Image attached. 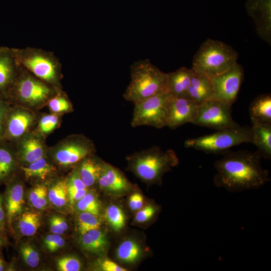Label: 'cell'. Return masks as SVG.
<instances>
[{"label":"cell","mask_w":271,"mask_h":271,"mask_svg":"<svg viewBox=\"0 0 271 271\" xmlns=\"http://www.w3.org/2000/svg\"><path fill=\"white\" fill-rule=\"evenodd\" d=\"M214 163V183L232 193L256 189L270 181L269 172L261 164L257 151L226 152Z\"/></svg>","instance_id":"6da1fadb"},{"label":"cell","mask_w":271,"mask_h":271,"mask_svg":"<svg viewBox=\"0 0 271 271\" xmlns=\"http://www.w3.org/2000/svg\"><path fill=\"white\" fill-rule=\"evenodd\" d=\"M127 170L149 185H161L164 174L179 164V159L172 150L163 151L155 146L126 157Z\"/></svg>","instance_id":"7a4b0ae2"},{"label":"cell","mask_w":271,"mask_h":271,"mask_svg":"<svg viewBox=\"0 0 271 271\" xmlns=\"http://www.w3.org/2000/svg\"><path fill=\"white\" fill-rule=\"evenodd\" d=\"M130 77V82L123 94L127 101L136 103L167 92V73L152 64L148 59L132 64Z\"/></svg>","instance_id":"3957f363"},{"label":"cell","mask_w":271,"mask_h":271,"mask_svg":"<svg viewBox=\"0 0 271 271\" xmlns=\"http://www.w3.org/2000/svg\"><path fill=\"white\" fill-rule=\"evenodd\" d=\"M59 90L39 79L20 65L15 81L7 100L33 110L47 105Z\"/></svg>","instance_id":"277c9868"},{"label":"cell","mask_w":271,"mask_h":271,"mask_svg":"<svg viewBox=\"0 0 271 271\" xmlns=\"http://www.w3.org/2000/svg\"><path fill=\"white\" fill-rule=\"evenodd\" d=\"M19 64L58 90H62V64L55 54L43 49L13 48Z\"/></svg>","instance_id":"5b68a950"},{"label":"cell","mask_w":271,"mask_h":271,"mask_svg":"<svg viewBox=\"0 0 271 271\" xmlns=\"http://www.w3.org/2000/svg\"><path fill=\"white\" fill-rule=\"evenodd\" d=\"M238 53L230 46L208 39L195 55L191 69L209 77L220 75L237 63Z\"/></svg>","instance_id":"8992f818"},{"label":"cell","mask_w":271,"mask_h":271,"mask_svg":"<svg viewBox=\"0 0 271 271\" xmlns=\"http://www.w3.org/2000/svg\"><path fill=\"white\" fill-rule=\"evenodd\" d=\"M251 143L250 127L237 125L209 134L187 139L184 146L207 154H223L231 147Z\"/></svg>","instance_id":"52a82bcc"},{"label":"cell","mask_w":271,"mask_h":271,"mask_svg":"<svg viewBox=\"0 0 271 271\" xmlns=\"http://www.w3.org/2000/svg\"><path fill=\"white\" fill-rule=\"evenodd\" d=\"M93 141L81 134L69 136L48 148L47 156L58 167L69 168L76 166L85 157L95 152Z\"/></svg>","instance_id":"ba28073f"},{"label":"cell","mask_w":271,"mask_h":271,"mask_svg":"<svg viewBox=\"0 0 271 271\" xmlns=\"http://www.w3.org/2000/svg\"><path fill=\"white\" fill-rule=\"evenodd\" d=\"M170 94L162 92L134 103L131 125L133 127L166 126L167 105Z\"/></svg>","instance_id":"9c48e42d"},{"label":"cell","mask_w":271,"mask_h":271,"mask_svg":"<svg viewBox=\"0 0 271 271\" xmlns=\"http://www.w3.org/2000/svg\"><path fill=\"white\" fill-rule=\"evenodd\" d=\"M231 112L232 105L209 99L198 105L191 123L215 130L238 125L233 119Z\"/></svg>","instance_id":"30bf717a"},{"label":"cell","mask_w":271,"mask_h":271,"mask_svg":"<svg viewBox=\"0 0 271 271\" xmlns=\"http://www.w3.org/2000/svg\"><path fill=\"white\" fill-rule=\"evenodd\" d=\"M38 119L34 110L11 104L7 116L4 139L15 145L22 138L32 131Z\"/></svg>","instance_id":"8fae6325"},{"label":"cell","mask_w":271,"mask_h":271,"mask_svg":"<svg viewBox=\"0 0 271 271\" xmlns=\"http://www.w3.org/2000/svg\"><path fill=\"white\" fill-rule=\"evenodd\" d=\"M244 75L242 67L236 63L225 72L210 77L213 86V98L231 105L236 100Z\"/></svg>","instance_id":"7c38bea8"},{"label":"cell","mask_w":271,"mask_h":271,"mask_svg":"<svg viewBox=\"0 0 271 271\" xmlns=\"http://www.w3.org/2000/svg\"><path fill=\"white\" fill-rule=\"evenodd\" d=\"M3 194L6 215L7 230L10 231L12 225L24 211L25 187L22 180L17 175L6 185Z\"/></svg>","instance_id":"4fadbf2b"},{"label":"cell","mask_w":271,"mask_h":271,"mask_svg":"<svg viewBox=\"0 0 271 271\" xmlns=\"http://www.w3.org/2000/svg\"><path fill=\"white\" fill-rule=\"evenodd\" d=\"M198 104L187 97L170 94L167 105L166 126L176 129L191 123L195 115Z\"/></svg>","instance_id":"5bb4252c"},{"label":"cell","mask_w":271,"mask_h":271,"mask_svg":"<svg viewBox=\"0 0 271 271\" xmlns=\"http://www.w3.org/2000/svg\"><path fill=\"white\" fill-rule=\"evenodd\" d=\"M20 166L27 165L47 156L48 147L44 138L31 131L15 145Z\"/></svg>","instance_id":"9a60e30c"},{"label":"cell","mask_w":271,"mask_h":271,"mask_svg":"<svg viewBox=\"0 0 271 271\" xmlns=\"http://www.w3.org/2000/svg\"><path fill=\"white\" fill-rule=\"evenodd\" d=\"M245 6L255 24L257 35L270 45L271 0H247Z\"/></svg>","instance_id":"2e32d148"},{"label":"cell","mask_w":271,"mask_h":271,"mask_svg":"<svg viewBox=\"0 0 271 271\" xmlns=\"http://www.w3.org/2000/svg\"><path fill=\"white\" fill-rule=\"evenodd\" d=\"M20 65L13 48L0 47V96L7 100L17 77Z\"/></svg>","instance_id":"e0dca14e"},{"label":"cell","mask_w":271,"mask_h":271,"mask_svg":"<svg viewBox=\"0 0 271 271\" xmlns=\"http://www.w3.org/2000/svg\"><path fill=\"white\" fill-rule=\"evenodd\" d=\"M97 184L106 193L118 196L129 191L132 187L121 171L106 162Z\"/></svg>","instance_id":"ac0fdd59"},{"label":"cell","mask_w":271,"mask_h":271,"mask_svg":"<svg viewBox=\"0 0 271 271\" xmlns=\"http://www.w3.org/2000/svg\"><path fill=\"white\" fill-rule=\"evenodd\" d=\"M20 165L15 145L0 139V186L6 185L18 175Z\"/></svg>","instance_id":"d6986e66"},{"label":"cell","mask_w":271,"mask_h":271,"mask_svg":"<svg viewBox=\"0 0 271 271\" xmlns=\"http://www.w3.org/2000/svg\"><path fill=\"white\" fill-rule=\"evenodd\" d=\"M19 170L26 180L38 183L52 180L57 173L56 165L47 156L27 165L20 166Z\"/></svg>","instance_id":"ffe728a7"},{"label":"cell","mask_w":271,"mask_h":271,"mask_svg":"<svg viewBox=\"0 0 271 271\" xmlns=\"http://www.w3.org/2000/svg\"><path fill=\"white\" fill-rule=\"evenodd\" d=\"M213 86L210 78L193 71L188 90L187 98L198 105L213 99Z\"/></svg>","instance_id":"44dd1931"},{"label":"cell","mask_w":271,"mask_h":271,"mask_svg":"<svg viewBox=\"0 0 271 271\" xmlns=\"http://www.w3.org/2000/svg\"><path fill=\"white\" fill-rule=\"evenodd\" d=\"M105 163L94 154L84 158L76 166L79 176L86 187L89 188L97 184Z\"/></svg>","instance_id":"7402d4cb"},{"label":"cell","mask_w":271,"mask_h":271,"mask_svg":"<svg viewBox=\"0 0 271 271\" xmlns=\"http://www.w3.org/2000/svg\"><path fill=\"white\" fill-rule=\"evenodd\" d=\"M193 72L191 68L183 67L167 73V92L174 96L187 98Z\"/></svg>","instance_id":"603a6c76"},{"label":"cell","mask_w":271,"mask_h":271,"mask_svg":"<svg viewBox=\"0 0 271 271\" xmlns=\"http://www.w3.org/2000/svg\"><path fill=\"white\" fill-rule=\"evenodd\" d=\"M41 216L33 210H24L13 223L10 231L25 236L34 235L41 226Z\"/></svg>","instance_id":"cb8c5ba5"},{"label":"cell","mask_w":271,"mask_h":271,"mask_svg":"<svg viewBox=\"0 0 271 271\" xmlns=\"http://www.w3.org/2000/svg\"><path fill=\"white\" fill-rule=\"evenodd\" d=\"M249 113L252 124H271L270 94H263L255 98L249 105Z\"/></svg>","instance_id":"d4e9b609"},{"label":"cell","mask_w":271,"mask_h":271,"mask_svg":"<svg viewBox=\"0 0 271 271\" xmlns=\"http://www.w3.org/2000/svg\"><path fill=\"white\" fill-rule=\"evenodd\" d=\"M250 131V143L256 146L261 158L270 160L271 124H253Z\"/></svg>","instance_id":"484cf974"},{"label":"cell","mask_w":271,"mask_h":271,"mask_svg":"<svg viewBox=\"0 0 271 271\" xmlns=\"http://www.w3.org/2000/svg\"><path fill=\"white\" fill-rule=\"evenodd\" d=\"M81 235L80 244L85 250L91 253L102 254L107 250V237L99 229L90 230Z\"/></svg>","instance_id":"4316f807"},{"label":"cell","mask_w":271,"mask_h":271,"mask_svg":"<svg viewBox=\"0 0 271 271\" xmlns=\"http://www.w3.org/2000/svg\"><path fill=\"white\" fill-rule=\"evenodd\" d=\"M49 202L56 208L62 209L69 202L67 178L55 179L48 186Z\"/></svg>","instance_id":"83f0119b"},{"label":"cell","mask_w":271,"mask_h":271,"mask_svg":"<svg viewBox=\"0 0 271 271\" xmlns=\"http://www.w3.org/2000/svg\"><path fill=\"white\" fill-rule=\"evenodd\" d=\"M142 253L140 244L131 239L123 241L116 250L117 258L126 263L135 262L142 256Z\"/></svg>","instance_id":"f1b7e54d"},{"label":"cell","mask_w":271,"mask_h":271,"mask_svg":"<svg viewBox=\"0 0 271 271\" xmlns=\"http://www.w3.org/2000/svg\"><path fill=\"white\" fill-rule=\"evenodd\" d=\"M28 201L31 206L38 210H43L49 203L48 186L45 183H38L29 191Z\"/></svg>","instance_id":"f546056e"},{"label":"cell","mask_w":271,"mask_h":271,"mask_svg":"<svg viewBox=\"0 0 271 271\" xmlns=\"http://www.w3.org/2000/svg\"><path fill=\"white\" fill-rule=\"evenodd\" d=\"M51 113L61 115L73 110L72 104L67 94L62 90H59L48 101L47 104Z\"/></svg>","instance_id":"4dcf8cb0"},{"label":"cell","mask_w":271,"mask_h":271,"mask_svg":"<svg viewBox=\"0 0 271 271\" xmlns=\"http://www.w3.org/2000/svg\"><path fill=\"white\" fill-rule=\"evenodd\" d=\"M60 115L51 112L42 115L38 119L34 131L45 138L58 127L61 121Z\"/></svg>","instance_id":"1f68e13d"},{"label":"cell","mask_w":271,"mask_h":271,"mask_svg":"<svg viewBox=\"0 0 271 271\" xmlns=\"http://www.w3.org/2000/svg\"><path fill=\"white\" fill-rule=\"evenodd\" d=\"M105 217L110 227L115 231L120 230L125 225V217L122 209L112 204L106 208Z\"/></svg>","instance_id":"d6a6232c"},{"label":"cell","mask_w":271,"mask_h":271,"mask_svg":"<svg viewBox=\"0 0 271 271\" xmlns=\"http://www.w3.org/2000/svg\"><path fill=\"white\" fill-rule=\"evenodd\" d=\"M19 250L21 258L26 265L31 268L38 266L40 262V255L33 245L27 242L21 243Z\"/></svg>","instance_id":"836d02e7"},{"label":"cell","mask_w":271,"mask_h":271,"mask_svg":"<svg viewBox=\"0 0 271 271\" xmlns=\"http://www.w3.org/2000/svg\"><path fill=\"white\" fill-rule=\"evenodd\" d=\"M75 205L80 212H88L98 216L101 209V205L95 195L91 192L86 194Z\"/></svg>","instance_id":"e575fe53"},{"label":"cell","mask_w":271,"mask_h":271,"mask_svg":"<svg viewBox=\"0 0 271 271\" xmlns=\"http://www.w3.org/2000/svg\"><path fill=\"white\" fill-rule=\"evenodd\" d=\"M100 225L98 216L84 212H80L78 216V229L81 235L93 229H99Z\"/></svg>","instance_id":"d590c367"},{"label":"cell","mask_w":271,"mask_h":271,"mask_svg":"<svg viewBox=\"0 0 271 271\" xmlns=\"http://www.w3.org/2000/svg\"><path fill=\"white\" fill-rule=\"evenodd\" d=\"M56 265L57 269L60 271H79L82 267L79 258L71 255L63 256L58 258Z\"/></svg>","instance_id":"8d00e7d4"},{"label":"cell","mask_w":271,"mask_h":271,"mask_svg":"<svg viewBox=\"0 0 271 271\" xmlns=\"http://www.w3.org/2000/svg\"><path fill=\"white\" fill-rule=\"evenodd\" d=\"M65 243L62 235L53 233L46 236L43 240L44 245L49 252L58 250L65 245Z\"/></svg>","instance_id":"74e56055"},{"label":"cell","mask_w":271,"mask_h":271,"mask_svg":"<svg viewBox=\"0 0 271 271\" xmlns=\"http://www.w3.org/2000/svg\"><path fill=\"white\" fill-rule=\"evenodd\" d=\"M159 210L155 205L150 204L138 210L135 215L134 221L138 223H143L150 220L154 217Z\"/></svg>","instance_id":"f35d334b"},{"label":"cell","mask_w":271,"mask_h":271,"mask_svg":"<svg viewBox=\"0 0 271 271\" xmlns=\"http://www.w3.org/2000/svg\"><path fill=\"white\" fill-rule=\"evenodd\" d=\"M11 103L0 96V139H4L7 114Z\"/></svg>","instance_id":"ab89813d"},{"label":"cell","mask_w":271,"mask_h":271,"mask_svg":"<svg viewBox=\"0 0 271 271\" xmlns=\"http://www.w3.org/2000/svg\"><path fill=\"white\" fill-rule=\"evenodd\" d=\"M96 269L101 271H126L123 268L108 258L98 259L96 263Z\"/></svg>","instance_id":"60d3db41"},{"label":"cell","mask_w":271,"mask_h":271,"mask_svg":"<svg viewBox=\"0 0 271 271\" xmlns=\"http://www.w3.org/2000/svg\"><path fill=\"white\" fill-rule=\"evenodd\" d=\"M128 205L133 211H138L142 208L144 205V198L141 193L135 192L129 198Z\"/></svg>","instance_id":"b9f144b4"},{"label":"cell","mask_w":271,"mask_h":271,"mask_svg":"<svg viewBox=\"0 0 271 271\" xmlns=\"http://www.w3.org/2000/svg\"><path fill=\"white\" fill-rule=\"evenodd\" d=\"M87 192V189L79 190L68 191L69 203L72 205H75L86 194Z\"/></svg>","instance_id":"7bdbcfd3"},{"label":"cell","mask_w":271,"mask_h":271,"mask_svg":"<svg viewBox=\"0 0 271 271\" xmlns=\"http://www.w3.org/2000/svg\"><path fill=\"white\" fill-rule=\"evenodd\" d=\"M6 215L4 205L3 194L0 192V232L6 233Z\"/></svg>","instance_id":"ee69618b"},{"label":"cell","mask_w":271,"mask_h":271,"mask_svg":"<svg viewBox=\"0 0 271 271\" xmlns=\"http://www.w3.org/2000/svg\"><path fill=\"white\" fill-rule=\"evenodd\" d=\"M51 218L55 221L65 232L68 230V224L64 217L58 215H53Z\"/></svg>","instance_id":"f6af8a7d"},{"label":"cell","mask_w":271,"mask_h":271,"mask_svg":"<svg viewBox=\"0 0 271 271\" xmlns=\"http://www.w3.org/2000/svg\"><path fill=\"white\" fill-rule=\"evenodd\" d=\"M50 229L52 233L63 235L65 232L59 227L55 221L51 218L49 220Z\"/></svg>","instance_id":"bcb514c9"},{"label":"cell","mask_w":271,"mask_h":271,"mask_svg":"<svg viewBox=\"0 0 271 271\" xmlns=\"http://www.w3.org/2000/svg\"><path fill=\"white\" fill-rule=\"evenodd\" d=\"M8 243V240L6 236V233L0 232V252Z\"/></svg>","instance_id":"7dc6e473"},{"label":"cell","mask_w":271,"mask_h":271,"mask_svg":"<svg viewBox=\"0 0 271 271\" xmlns=\"http://www.w3.org/2000/svg\"><path fill=\"white\" fill-rule=\"evenodd\" d=\"M9 264L4 259L0 252V271L9 270Z\"/></svg>","instance_id":"c3c4849f"}]
</instances>
